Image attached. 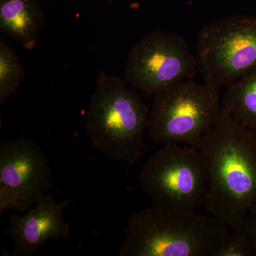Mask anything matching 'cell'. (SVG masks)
<instances>
[{
	"mask_svg": "<svg viewBox=\"0 0 256 256\" xmlns=\"http://www.w3.org/2000/svg\"><path fill=\"white\" fill-rule=\"evenodd\" d=\"M242 227L246 229L252 240L256 256V206L249 212Z\"/></svg>",
	"mask_w": 256,
	"mask_h": 256,
	"instance_id": "5bb4252c",
	"label": "cell"
},
{
	"mask_svg": "<svg viewBox=\"0 0 256 256\" xmlns=\"http://www.w3.org/2000/svg\"></svg>",
	"mask_w": 256,
	"mask_h": 256,
	"instance_id": "9a60e30c",
	"label": "cell"
},
{
	"mask_svg": "<svg viewBox=\"0 0 256 256\" xmlns=\"http://www.w3.org/2000/svg\"><path fill=\"white\" fill-rule=\"evenodd\" d=\"M140 183L156 206L195 212L206 204V166L198 148L162 146L143 166Z\"/></svg>",
	"mask_w": 256,
	"mask_h": 256,
	"instance_id": "5b68a950",
	"label": "cell"
},
{
	"mask_svg": "<svg viewBox=\"0 0 256 256\" xmlns=\"http://www.w3.org/2000/svg\"><path fill=\"white\" fill-rule=\"evenodd\" d=\"M44 24V14L36 0H0L2 33L25 50L36 46Z\"/></svg>",
	"mask_w": 256,
	"mask_h": 256,
	"instance_id": "30bf717a",
	"label": "cell"
},
{
	"mask_svg": "<svg viewBox=\"0 0 256 256\" xmlns=\"http://www.w3.org/2000/svg\"><path fill=\"white\" fill-rule=\"evenodd\" d=\"M26 77L18 54L2 37L0 38V104L14 95Z\"/></svg>",
	"mask_w": 256,
	"mask_h": 256,
	"instance_id": "7c38bea8",
	"label": "cell"
},
{
	"mask_svg": "<svg viewBox=\"0 0 256 256\" xmlns=\"http://www.w3.org/2000/svg\"><path fill=\"white\" fill-rule=\"evenodd\" d=\"M150 110L126 80L101 72L87 114L92 146L111 159L134 164L142 156Z\"/></svg>",
	"mask_w": 256,
	"mask_h": 256,
	"instance_id": "3957f363",
	"label": "cell"
},
{
	"mask_svg": "<svg viewBox=\"0 0 256 256\" xmlns=\"http://www.w3.org/2000/svg\"><path fill=\"white\" fill-rule=\"evenodd\" d=\"M220 89L186 79L154 97L148 134L158 144L198 148L222 110Z\"/></svg>",
	"mask_w": 256,
	"mask_h": 256,
	"instance_id": "277c9868",
	"label": "cell"
},
{
	"mask_svg": "<svg viewBox=\"0 0 256 256\" xmlns=\"http://www.w3.org/2000/svg\"><path fill=\"white\" fill-rule=\"evenodd\" d=\"M196 54L176 33L154 30L132 47L124 79L140 95L153 98L168 87L198 74Z\"/></svg>",
	"mask_w": 256,
	"mask_h": 256,
	"instance_id": "52a82bcc",
	"label": "cell"
},
{
	"mask_svg": "<svg viewBox=\"0 0 256 256\" xmlns=\"http://www.w3.org/2000/svg\"><path fill=\"white\" fill-rule=\"evenodd\" d=\"M214 256H255L252 240L246 229H232Z\"/></svg>",
	"mask_w": 256,
	"mask_h": 256,
	"instance_id": "4fadbf2b",
	"label": "cell"
},
{
	"mask_svg": "<svg viewBox=\"0 0 256 256\" xmlns=\"http://www.w3.org/2000/svg\"><path fill=\"white\" fill-rule=\"evenodd\" d=\"M53 188L50 159L34 141L4 140L0 144V215L31 210Z\"/></svg>",
	"mask_w": 256,
	"mask_h": 256,
	"instance_id": "ba28073f",
	"label": "cell"
},
{
	"mask_svg": "<svg viewBox=\"0 0 256 256\" xmlns=\"http://www.w3.org/2000/svg\"><path fill=\"white\" fill-rule=\"evenodd\" d=\"M222 107L242 126L256 132V70L226 88Z\"/></svg>",
	"mask_w": 256,
	"mask_h": 256,
	"instance_id": "8fae6325",
	"label": "cell"
},
{
	"mask_svg": "<svg viewBox=\"0 0 256 256\" xmlns=\"http://www.w3.org/2000/svg\"><path fill=\"white\" fill-rule=\"evenodd\" d=\"M230 229L208 213L156 206L132 214L119 256H214Z\"/></svg>",
	"mask_w": 256,
	"mask_h": 256,
	"instance_id": "7a4b0ae2",
	"label": "cell"
},
{
	"mask_svg": "<svg viewBox=\"0 0 256 256\" xmlns=\"http://www.w3.org/2000/svg\"><path fill=\"white\" fill-rule=\"evenodd\" d=\"M196 57L203 82L220 89L256 70V16L208 24L197 37Z\"/></svg>",
	"mask_w": 256,
	"mask_h": 256,
	"instance_id": "8992f818",
	"label": "cell"
},
{
	"mask_svg": "<svg viewBox=\"0 0 256 256\" xmlns=\"http://www.w3.org/2000/svg\"><path fill=\"white\" fill-rule=\"evenodd\" d=\"M73 203V200L58 202L47 194L26 214L12 215L6 234L14 240L15 255L32 256L50 240H68L72 232L64 212Z\"/></svg>",
	"mask_w": 256,
	"mask_h": 256,
	"instance_id": "9c48e42d",
	"label": "cell"
},
{
	"mask_svg": "<svg viewBox=\"0 0 256 256\" xmlns=\"http://www.w3.org/2000/svg\"><path fill=\"white\" fill-rule=\"evenodd\" d=\"M208 178L207 213L230 230L256 206V133L224 108L198 148Z\"/></svg>",
	"mask_w": 256,
	"mask_h": 256,
	"instance_id": "6da1fadb",
	"label": "cell"
}]
</instances>
